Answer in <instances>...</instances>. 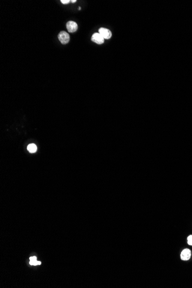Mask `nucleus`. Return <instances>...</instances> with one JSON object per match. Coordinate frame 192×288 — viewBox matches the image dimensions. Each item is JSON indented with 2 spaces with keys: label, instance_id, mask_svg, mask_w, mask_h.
Masks as SVG:
<instances>
[{
  "label": "nucleus",
  "instance_id": "nucleus-1",
  "mask_svg": "<svg viewBox=\"0 0 192 288\" xmlns=\"http://www.w3.org/2000/svg\"><path fill=\"white\" fill-rule=\"evenodd\" d=\"M58 39L63 44H66L70 41V36L65 31H61L58 35Z\"/></svg>",
  "mask_w": 192,
  "mask_h": 288
},
{
  "label": "nucleus",
  "instance_id": "nucleus-2",
  "mask_svg": "<svg viewBox=\"0 0 192 288\" xmlns=\"http://www.w3.org/2000/svg\"><path fill=\"white\" fill-rule=\"evenodd\" d=\"M98 33L104 38V39H109L112 36L111 31L110 29L105 28H100Z\"/></svg>",
  "mask_w": 192,
  "mask_h": 288
},
{
  "label": "nucleus",
  "instance_id": "nucleus-3",
  "mask_svg": "<svg viewBox=\"0 0 192 288\" xmlns=\"http://www.w3.org/2000/svg\"><path fill=\"white\" fill-rule=\"evenodd\" d=\"M66 28L69 32H75L78 29L77 24L73 21H69L66 24Z\"/></svg>",
  "mask_w": 192,
  "mask_h": 288
},
{
  "label": "nucleus",
  "instance_id": "nucleus-4",
  "mask_svg": "<svg viewBox=\"0 0 192 288\" xmlns=\"http://www.w3.org/2000/svg\"><path fill=\"white\" fill-rule=\"evenodd\" d=\"M191 251L189 249H184L181 254V258L183 261H188L191 258Z\"/></svg>",
  "mask_w": 192,
  "mask_h": 288
},
{
  "label": "nucleus",
  "instance_id": "nucleus-5",
  "mask_svg": "<svg viewBox=\"0 0 192 288\" xmlns=\"http://www.w3.org/2000/svg\"><path fill=\"white\" fill-rule=\"evenodd\" d=\"M92 41L98 44H101L104 42V39L99 33H95L92 36Z\"/></svg>",
  "mask_w": 192,
  "mask_h": 288
},
{
  "label": "nucleus",
  "instance_id": "nucleus-6",
  "mask_svg": "<svg viewBox=\"0 0 192 288\" xmlns=\"http://www.w3.org/2000/svg\"><path fill=\"white\" fill-rule=\"evenodd\" d=\"M29 264L31 265L36 266V265H41V262H39V261H37L36 257H31L30 258Z\"/></svg>",
  "mask_w": 192,
  "mask_h": 288
},
{
  "label": "nucleus",
  "instance_id": "nucleus-7",
  "mask_svg": "<svg viewBox=\"0 0 192 288\" xmlns=\"http://www.w3.org/2000/svg\"><path fill=\"white\" fill-rule=\"evenodd\" d=\"M28 150L31 153H34L37 151V146L35 144H30L27 147Z\"/></svg>",
  "mask_w": 192,
  "mask_h": 288
},
{
  "label": "nucleus",
  "instance_id": "nucleus-8",
  "mask_svg": "<svg viewBox=\"0 0 192 288\" xmlns=\"http://www.w3.org/2000/svg\"><path fill=\"white\" fill-rule=\"evenodd\" d=\"M188 243L191 245V246H192V235H190L188 236Z\"/></svg>",
  "mask_w": 192,
  "mask_h": 288
},
{
  "label": "nucleus",
  "instance_id": "nucleus-9",
  "mask_svg": "<svg viewBox=\"0 0 192 288\" xmlns=\"http://www.w3.org/2000/svg\"><path fill=\"white\" fill-rule=\"evenodd\" d=\"M60 2L63 4H69V2H70V1H69V0H61Z\"/></svg>",
  "mask_w": 192,
  "mask_h": 288
},
{
  "label": "nucleus",
  "instance_id": "nucleus-10",
  "mask_svg": "<svg viewBox=\"0 0 192 288\" xmlns=\"http://www.w3.org/2000/svg\"><path fill=\"white\" fill-rule=\"evenodd\" d=\"M76 1H76V0H73H73H72V1H71V2H72V3H75V2H76Z\"/></svg>",
  "mask_w": 192,
  "mask_h": 288
}]
</instances>
